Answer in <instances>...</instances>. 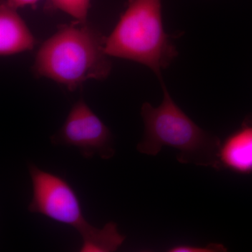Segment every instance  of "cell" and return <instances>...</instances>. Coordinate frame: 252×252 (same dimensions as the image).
I'll list each match as a JSON object with an SVG mask.
<instances>
[{
    "instance_id": "obj_1",
    "label": "cell",
    "mask_w": 252,
    "mask_h": 252,
    "mask_svg": "<svg viewBox=\"0 0 252 252\" xmlns=\"http://www.w3.org/2000/svg\"><path fill=\"white\" fill-rule=\"evenodd\" d=\"M106 37L87 23L61 25L38 50L32 71L70 91L85 81L104 80L112 70Z\"/></svg>"
},
{
    "instance_id": "obj_2",
    "label": "cell",
    "mask_w": 252,
    "mask_h": 252,
    "mask_svg": "<svg viewBox=\"0 0 252 252\" xmlns=\"http://www.w3.org/2000/svg\"><path fill=\"white\" fill-rule=\"evenodd\" d=\"M162 103L154 107L145 102L141 110L143 138L137 144L140 153L157 156L167 146L178 151L177 160L185 164L220 169L221 142L199 127L174 102L163 81Z\"/></svg>"
},
{
    "instance_id": "obj_3",
    "label": "cell",
    "mask_w": 252,
    "mask_h": 252,
    "mask_svg": "<svg viewBox=\"0 0 252 252\" xmlns=\"http://www.w3.org/2000/svg\"><path fill=\"white\" fill-rule=\"evenodd\" d=\"M109 57L129 60L152 69L162 80V70L177 56L164 31L161 0H128L117 26L106 37Z\"/></svg>"
},
{
    "instance_id": "obj_4",
    "label": "cell",
    "mask_w": 252,
    "mask_h": 252,
    "mask_svg": "<svg viewBox=\"0 0 252 252\" xmlns=\"http://www.w3.org/2000/svg\"><path fill=\"white\" fill-rule=\"evenodd\" d=\"M28 169L32 184L30 212L74 228L82 238L80 252H112L122 246L126 237L119 233L115 223L98 228L86 220L80 200L65 179L34 164H30Z\"/></svg>"
},
{
    "instance_id": "obj_5",
    "label": "cell",
    "mask_w": 252,
    "mask_h": 252,
    "mask_svg": "<svg viewBox=\"0 0 252 252\" xmlns=\"http://www.w3.org/2000/svg\"><path fill=\"white\" fill-rule=\"evenodd\" d=\"M55 145L74 147L86 158L98 155L109 160L115 154L110 129L83 98L71 108L64 124L51 137Z\"/></svg>"
},
{
    "instance_id": "obj_6",
    "label": "cell",
    "mask_w": 252,
    "mask_h": 252,
    "mask_svg": "<svg viewBox=\"0 0 252 252\" xmlns=\"http://www.w3.org/2000/svg\"><path fill=\"white\" fill-rule=\"evenodd\" d=\"M35 39L17 9L4 1L0 6V54L1 56L34 49Z\"/></svg>"
},
{
    "instance_id": "obj_7",
    "label": "cell",
    "mask_w": 252,
    "mask_h": 252,
    "mask_svg": "<svg viewBox=\"0 0 252 252\" xmlns=\"http://www.w3.org/2000/svg\"><path fill=\"white\" fill-rule=\"evenodd\" d=\"M220 167L240 174L252 173V123L245 122L220 146Z\"/></svg>"
},
{
    "instance_id": "obj_8",
    "label": "cell",
    "mask_w": 252,
    "mask_h": 252,
    "mask_svg": "<svg viewBox=\"0 0 252 252\" xmlns=\"http://www.w3.org/2000/svg\"><path fill=\"white\" fill-rule=\"evenodd\" d=\"M91 0H47L46 8L63 11L72 16L76 21L87 23Z\"/></svg>"
},
{
    "instance_id": "obj_9",
    "label": "cell",
    "mask_w": 252,
    "mask_h": 252,
    "mask_svg": "<svg viewBox=\"0 0 252 252\" xmlns=\"http://www.w3.org/2000/svg\"><path fill=\"white\" fill-rule=\"evenodd\" d=\"M227 249L221 244L211 243L205 247L178 245L170 249L171 252H225Z\"/></svg>"
},
{
    "instance_id": "obj_10",
    "label": "cell",
    "mask_w": 252,
    "mask_h": 252,
    "mask_svg": "<svg viewBox=\"0 0 252 252\" xmlns=\"http://www.w3.org/2000/svg\"><path fill=\"white\" fill-rule=\"evenodd\" d=\"M39 1L40 0H3L2 1L11 7L18 9V8L25 7V6H33Z\"/></svg>"
}]
</instances>
